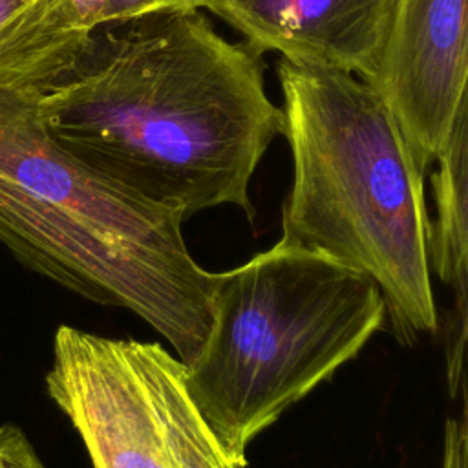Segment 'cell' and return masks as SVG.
Segmentation results:
<instances>
[{
	"mask_svg": "<svg viewBox=\"0 0 468 468\" xmlns=\"http://www.w3.org/2000/svg\"><path fill=\"white\" fill-rule=\"evenodd\" d=\"M0 468H46L16 424L0 426Z\"/></svg>",
	"mask_w": 468,
	"mask_h": 468,
	"instance_id": "cell-12",
	"label": "cell"
},
{
	"mask_svg": "<svg viewBox=\"0 0 468 468\" xmlns=\"http://www.w3.org/2000/svg\"><path fill=\"white\" fill-rule=\"evenodd\" d=\"M433 161L437 214L430 221V267L455 292L463 320L457 353L468 360V82Z\"/></svg>",
	"mask_w": 468,
	"mask_h": 468,
	"instance_id": "cell-9",
	"label": "cell"
},
{
	"mask_svg": "<svg viewBox=\"0 0 468 468\" xmlns=\"http://www.w3.org/2000/svg\"><path fill=\"white\" fill-rule=\"evenodd\" d=\"M203 0H91L88 11L90 26L121 22L159 11L201 9Z\"/></svg>",
	"mask_w": 468,
	"mask_h": 468,
	"instance_id": "cell-10",
	"label": "cell"
},
{
	"mask_svg": "<svg viewBox=\"0 0 468 468\" xmlns=\"http://www.w3.org/2000/svg\"><path fill=\"white\" fill-rule=\"evenodd\" d=\"M386 322L366 274L282 241L218 272L214 318L185 389L229 468L318 384L353 360Z\"/></svg>",
	"mask_w": 468,
	"mask_h": 468,
	"instance_id": "cell-4",
	"label": "cell"
},
{
	"mask_svg": "<svg viewBox=\"0 0 468 468\" xmlns=\"http://www.w3.org/2000/svg\"><path fill=\"white\" fill-rule=\"evenodd\" d=\"M40 95L0 88V243L82 298L132 311L190 364L212 327L218 272L192 258L186 216L66 150Z\"/></svg>",
	"mask_w": 468,
	"mask_h": 468,
	"instance_id": "cell-2",
	"label": "cell"
},
{
	"mask_svg": "<svg viewBox=\"0 0 468 468\" xmlns=\"http://www.w3.org/2000/svg\"><path fill=\"white\" fill-rule=\"evenodd\" d=\"M46 389L93 468H174L130 340L60 325Z\"/></svg>",
	"mask_w": 468,
	"mask_h": 468,
	"instance_id": "cell-5",
	"label": "cell"
},
{
	"mask_svg": "<svg viewBox=\"0 0 468 468\" xmlns=\"http://www.w3.org/2000/svg\"><path fill=\"white\" fill-rule=\"evenodd\" d=\"M399 0H203L261 55L347 71L375 88Z\"/></svg>",
	"mask_w": 468,
	"mask_h": 468,
	"instance_id": "cell-7",
	"label": "cell"
},
{
	"mask_svg": "<svg viewBox=\"0 0 468 468\" xmlns=\"http://www.w3.org/2000/svg\"><path fill=\"white\" fill-rule=\"evenodd\" d=\"M292 185L278 241L369 276L400 342L437 329L424 174L384 97L362 79L278 62Z\"/></svg>",
	"mask_w": 468,
	"mask_h": 468,
	"instance_id": "cell-3",
	"label": "cell"
},
{
	"mask_svg": "<svg viewBox=\"0 0 468 468\" xmlns=\"http://www.w3.org/2000/svg\"><path fill=\"white\" fill-rule=\"evenodd\" d=\"M461 388V408L444 424L441 468H468V382Z\"/></svg>",
	"mask_w": 468,
	"mask_h": 468,
	"instance_id": "cell-11",
	"label": "cell"
},
{
	"mask_svg": "<svg viewBox=\"0 0 468 468\" xmlns=\"http://www.w3.org/2000/svg\"><path fill=\"white\" fill-rule=\"evenodd\" d=\"M261 57L199 9L97 24L40 108L66 150L133 192L186 218L234 205L252 219L250 179L283 132Z\"/></svg>",
	"mask_w": 468,
	"mask_h": 468,
	"instance_id": "cell-1",
	"label": "cell"
},
{
	"mask_svg": "<svg viewBox=\"0 0 468 468\" xmlns=\"http://www.w3.org/2000/svg\"><path fill=\"white\" fill-rule=\"evenodd\" d=\"M90 29L88 0H0V88L44 93Z\"/></svg>",
	"mask_w": 468,
	"mask_h": 468,
	"instance_id": "cell-8",
	"label": "cell"
},
{
	"mask_svg": "<svg viewBox=\"0 0 468 468\" xmlns=\"http://www.w3.org/2000/svg\"><path fill=\"white\" fill-rule=\"evenodd\" d=\"M468 82V0H399L375 90L424 170Z\"/></svg>",
	"mask_w": 468,
	"mask_h": 468,
	"instance_id": "cell-6",
	"label": "cell"
}]
</instances>
